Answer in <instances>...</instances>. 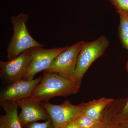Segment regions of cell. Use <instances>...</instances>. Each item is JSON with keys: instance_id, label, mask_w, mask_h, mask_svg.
<instances>
[{"instance_id": "6da1fadb", "label": "cell", "mask_w": 128, "mask_h": 128, "mask_svg": "<svg viewBox=\"0 0 128 128\" xmlns=\"http://www.w3.org/2000/svg\"><path fill=\"white\" fill-rule=\"evenodd\" d=\"M80 88L70 79L54 72L43 71L42 80L32 91V96L40 102L56 96L76 94Z\"/></svg>"}, {"instance_id": "7a4b0ae2", "label": "cell", "mask_w": 128, "mask_h": 128, "mask_svg": "<svg viewBox=\"0 0 128 128\" xmlns=\"http://www.w3.org/2000/svg\"><path fill=\"white\" fill-rule=\"evenodd\" d=\"M29 16L21 13L11 17L10 21L13 25V34L8 46L7 58L11 60L17 57L25 50L36 47H44L31 36L26 24Z\"/></svg>"}, {"instance_id": "3957f363", "label": "cell", "mask_w": 128, "mask_h": 128, "mask_svg": "<svg viewBox=\"0 0 128 128\" xmlns=\"http://www.w3.org/2000/svg\"><path fill=\"white\" fill-rule=\"evenodd\" d=\"M108 45V40L102 36L92 42L81 41L80 50L75 70L70 78L78 87H80L82 77L89 66L104 54Z\"/></svg>"}, {"instance_id": "277c9868", "label": "cell", "mask_w": 128, "mask_h": 128, "mask_svg": "<svg viewBox=\"0 0 128 128\" xmlns=\"http://www.w3.org/2000/svg\"><path fill=\"white\" fill-rule=\"evenodd\" d=\"M41 104L48 114L54 128H64L81 114L84 109L83 102L74 105L68 100L60 105L46 102H41Z\"/></svg>"}, {"instance_id": "5b68a950", "label": "cell", "mask_w": 128, "mask_h": 128, "mask_svg": "<svg viewBox=\"0 0 128 128\" xmlns=\"http://www.w3.org/2000/svg\"><path fill=\"white\" fill-rule=\"evenodd\" d=\"M31 48L24 51L17 57L7 61H0V76L8 84L22 79L32 61Z\"/></svg>"}, {"instance_id": "8992f818", "label": "cell", "mask_w": 128, "mask_h": 128, "mask_svg": "<svg viewBox=\"0 0 128 128\" xmlns=\"http://www.w3.org/2000/svg\"><path fill=\"white\" fill-rule=\"evenodd\" d=\"M81 47V41L68 46L44 71L58 73L70 79L75 70Z\"/></svg>"}, {"instance_id": "52a82bcc", "label": "cell", "mask_w": 128, "mask_h": 128, "mask_svg": "<svg viewBox=\"0 0 128 128\" xmlns=\"http://www.w3.org/2000/svg\"><path fill=\"white\" fill-rule=\"evenodd\" d=\"M68 46L50 49L44 48V47L31 48L32 57V62L22 80L34 79L37 73L45 70L56 57L65 50Z\"/></svg>"}, {"instance_id": "ba28073f", "label": "cell", "mask_w": 128, "mask_h": 128, "mask_svg": "<svg viewBox=\"0 0 128 128\" xmlns=\"http://www.w3.org/2000/svg\"><path fill=\"white\" fill-rule=\"evenodd\" d=\"M15 102L21 109L18 118L22 128L32 122L39 120L47 121L50 118L48 112L41 105V102L32 96Z\"/></svg>"}, {"instance_id": "9c48e42d", "label": "cell", "mask_w": 128, "mask_h": 128, "mask_svg": "<svg viewBox=\"0 0 128 128\" xmlns=\"http://www.w3.org/2000/svg\"><path fill=\"white\" fill-rule=\"evenodd\" d=\"M42 76L32 80L22 79L8 84L0 92V102L16 101L32 96V91L42 80Z\"/></svg>"}, {"instance_id": "30bf717a", "label": "cell", "mask_w": 128, "mask_h": 128, "mask_svg": "<svg viewBox=\"0 0 128 128\" xmlns=\"http://www.w3.org/2000/svg\"><path fill=\"white\" fill-rule=\"evenodd\" d=\"M0 106L6 112L0 116V128H22L18 118V106L12 101L0 102Z\"/></svg>"}, {"instance_id": "8fae6325", "label": "cell", "mask_w": 128, "mask_h": 128, "mask_svg": "<svg viewBox=\"0 0 128 128\" xmlns=\"http://www.w3.org/2000/svg\"><path fill=\"white\" fill-rule=\"evenodd\" d=\"M114 98H102L87 102H83L84 109L82 113L92 119L101 121L106 108Z\"/></svg>"}, {"instance_id": "7c38bea8", "label": "cell", "mask_w": 128, "mask_h": 128, "mask_svg": "<svg viewBox=\"0 0 128 128\" xmlns=\"http://www.w3.org/2000/svg\"><path fill=\"white\" fill-rule=\"evenodd\" d=\"M120 16L119 35L122 43L128 51V14L118 11Z\"/></svg>"}, {"instance_id": "4fadbf2b", "label": "cell", "mask_w": 128, "mask_h": 128, "mask_svg": "<svg viewBox=\"0 0 128 128\" xmlns=\"http://www.w3.org/2000/svg\"><path fill=\"white\" fill-rule=\"evenodd\" d=\"M74 120L82 128H105L102 121L92 119L82 112L76 117Z\"/></svg>"}, {"instance_id": "5bb4252c", "label": "cell", "mask_w": 128, "mask_h": 128, "mask_svg": "<svg viewBox=\"0 0 128 128\" xmlns=\"http://www.w3.org/2000/svg\"><path fill=\"white\" fill-rule=\"evenodd\" d=\"M24 128H54L52 122L50 118L46 122L42 123H39L34 122L30 123Z\"/></svg>"}, {"instance_id": "9a60e30c", "label": "cell", "mask_w": 128, "mask_h": 128, "mask_svg": "<svg viewBox=\"0 0 128 128\" xmlns=\"http://www.w3.org/2000/svg\"><path fill=\"white\" fill-rule=\"evenodd\" d=\"M118 9L128 14V0H110Z\"/></svg>"}, {"instance_id": "2e32d148", "label": "cell", "mask_w": 128, "mask_h": 128, "mask_svg": "<svg viewBox=\"0 0 128 128\" xmlns=\"http://www.w3.org/2000/svg\"><path fill=\"white\" fill-rule=\"evenodd\" d=\"M116 117L121 123L128 121V98L125 105Z\"/></svg>"}, {"instance_id": "e0dca14e", "label": "cell", "mask_w": 128, "mask_h": 128, "mask_svg": "<svg viewBox=\"0 0 128 128\" xmlns=\"http://www.w3.org/2000/svg\"><path fill=\"white\" fill-rule=\"evenodd\" d=\"M64 128H82L74 120H73L69 123Z\"/></svg>"}, {"instance_id": "ac0fdd59", "label": "cell", "mask_w": 128, "mask_h": 128, "mask_svg": "<svg viewBox=\"0 0 128 128\" xmlns=\"http://www.w3.org/2000/svg\"><path fill=\"white\" fill-rule=\"evenodd\" d=\"M121 124H122V125L118 128H128V121Z\"/></svg>"}, {"instance_id": "d6986e66", "label": "cell", "mask_w": 128, "mask_h": 128, "mask_svg": "<svg viewBox=\"0 0 128 128\" xmlns=\"http://www.w3.org/2000/svg\"><path fill=\"white\" fill-rule=\"evenodd\" d=\"M126 70H127V72L128 73V60L127 61V64L126 65Z\"/></svg>"}]
</instances>
